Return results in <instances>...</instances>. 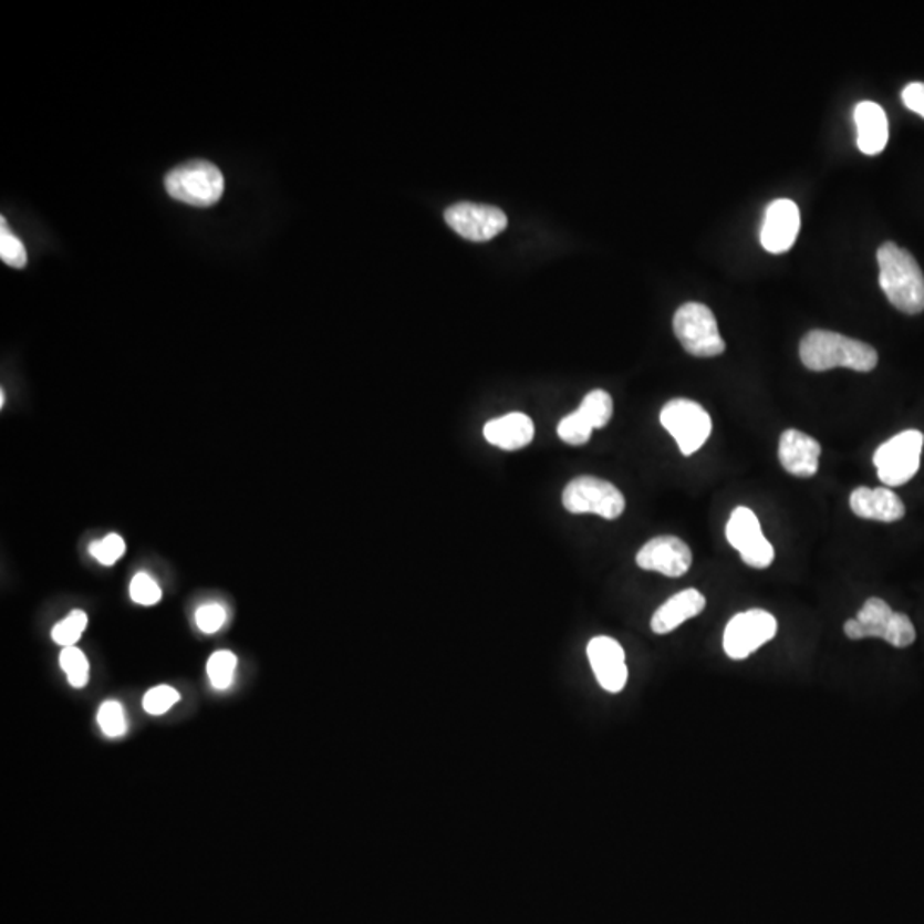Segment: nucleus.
Instances as JSON below:
<instances>
[{
  "label": "nucleus",
  "mask_w": 924,
  "mask_h": 924,
  "mask_svg": "<svg viewBox=\"0 0 924 924\" xmlns=\"http://www.w3.org/2000/svg\"><path fill=\"white\" fill-rule=\"evenodd\" d=\"M86 613L81 612V610H74L68 619L62 620V622L53 626V642L62 645L64 650L65 647H74L76 642L80 641L81 635H83V632L86 631Z\"/></svg>",
  "instance_id": "23"
},
{
  "label": "nucleus",
  "mask_w": 924,
  "mask_h": 924,
  "mask_svg": "<svg viewBox=\"0 0 924 924\" xmlns=\"http://www.w3.org/2000/svg\"><path fill=\"white\" fill-rule=\"evenodd\" d=\"M593 428L606 427L613 416V399L606 391H591L578 409Z\"/></svg>",
  "instance_id": "20"
},
{
  "label": "nucleus",
  "mask_w": 924,
  "mask_h": 924,
  "mask_svg": "<svg viewBox=\"0 0 924 924\" xmlns=\"http://www.w3.org/2000/svg\"><path fill=\"white\" fill-rule=\"evenodd\" d=\"M128 591H131L134 603L144 604V606H153L162 600V588L144 572L133 579Z\"/></svg>",
  "instance_id": "29"
},
{
  "label": "nucleus",
  "mask_w": 924,
  "mask_h": 924,
  "mask_svg": "<svg viewBox=\"0 0 924 924\" xmlns=\"http://www.w3.org/2000/svg\"><path fill=\"white\" fill-rule=\"evenodd\" d=\"M902 102L924 118V83H911L902 91Z\"/></svg>",
  "instance_id": "31"
},
{
  "label": "nucleus",
  "mask_w": 924,
  "mask_h": 924,
  "mask_svg": "<svg viewBox=\"0 0 924 924\" xmlns=\"http://www.w3.org/2000/svg\"><path fill=\"white\" fill-rule=\"evenodd\" d=\"M588 657L598 683L610 694H619L629 679L625 651L615 639L600 635L588 644Z\"/></svg>",
  "instance_id": "13"
},
{
  "label": "nucleus",
  "mask_w": 924,
  "mask_h": 924,
  "mask_svg": "<svg viewBox=\"0 0 924 924\" xmlns=\"http://www.w3.org/2000/svg\"><path fill=\"white\" fill-rule=\"evenodd\" d=\"M0 259L15 269H23L28 261L23 242L9 230L4 218H2V227H0Z\"/></svg>",
  "instance_id": "24"
},
{
  "label": "nucleus",
  "mask_w": 924,
  "mask_h": 924,
  "mask_svg": "<svg viewBox=\"0 0 924 924\" xmlns=\"http://www.w3.org/2000/svg\"><path fill=\"white\" fill-rule=\"evenodd\" d=\"M594 428L585 422L579 412L570 413L560 422L559 437L569 446H584L593 435Z\"/></svg>",
  "instance_id": "25"
},
{
  "label": "nucleus",
  "mask_w": 924,
  "mask_h": 924,
  "mask_svg": "<svg viewBox=\"0 0 924 924\" xmlns=\"http://www.w3.org/2000/svg\"><path fill=\"white\" fill-rule=\"evenodd\" d=\"M100 729L110 738H118L127 731L124 709L117 700H108L102 704L98 710Z\"/></svg>",
  "instance_id": "26"
},
{
  "label": "nucleus",
  "mask_w": 924,
  "mask_h": 924,
  "mask_svg": "<svg viewBox=\"0 0 924 924\" xmlns=\"http://www.w3.org/2000/svg\"><path fill=\"white\" fill-rule=\"evenodd\" d=\"M447 225L469 242H488L502 233L509 224L502 209L476 203H457L446 209Z\"/></svg>",
  "instance_id": "11"
},
{
  "label": "nucleus",
  "mask_w": 924,
  "mask_h": 924,
  "mask_svg": "<svg viewBox=\"0 0 924 924\" xmlns=\"http://www.w3.org/2000/svg\"><path fill=\"white\" fill-rule=\"evenodd\" d=\"M778 634V620L766 610H748L729 620L723 647L731 660H747Z\"/></svg>",
  "instance_id": "9"
},
{
  "label": "nucleus",
  "mask_w": 924,
  "mask_h": 924,
  "mask_svg": "<svg viewBox=\"0 0 924 924\" xmlns=\"http://www.w3.org/2000/svg\"><path fill=\"white\" fill-rule=\"evenodd\" d=\"M563 507L570 513H596L604 519H619L625 510L622 491L606 479L596 476H579L567 485L562 495Z\"/></svg>",
  "instance_id": "7"
},
{
  "label": "nucleus",
  "mask_w": 924,
  "mask_h": 924,
  "mask_svg": "<svg viewBox=\"0 0 924 924\" xmlns=\"http://www.w3.org/2000/svg\"><path fill=\"white\" fill-rule=\"evenodd\" d=\"M706 608V598L697 589H685L682 593L669 598L663 606L657 608L651 629L654 634L664 635L678 629L687 620L700 615Z\"/></svg>",
  "instance_id": "17"
},
{
  "label": "nucleus",
  "mask_w": 924,
  "mask_h": 924,
  "mask_svg": "<svg viewBox=\"0 0 924 924\" xmlns=\"http://www.w3.org/2000/svg\"><path fill=\"white\" fill-rule=\"evenodd\" d=\"M923 446L920 430L901 432L882 444L873 456L880 481L891 488L907 484L920 469Z\"/></svg>",
  "instance_id": "6"
},
{
  "label": "nucleus",
  "mask_w": 924,
  "mask_h": 924,
  "mask_svg": "<svg viewBox=\"0 0 924 924\" xmlns=\"http://www.w3.org/2000/svg\"><path fill=\"white\" fill-rule=\"evenodd\" d=\"M180 700V694L168 685L152 688L143 698V707L152 716H162Z\"/></svg>",
  "instance_id": "27"
},
{
  "label": "nucleus",
  "mask_w": 924,
  "mask_h": 924,
  "mask_svg": "<svg viewBox=\"0 0 924 924\" xmlns=\"http://www.w3.org/2000/svg\"><path fill=\"white\" fill-rule=\"evenodd\" d=\"M237 656L230 651H218L208 661V676L216 691H227L233 682Z\"/></svg>",
  "instance_id": "21"
},
{
  "label": "nucleus",
  "mask_w": 924,
  "mask_h": 924,
  "mask_svg": "<svg viewBox=\"0 0 924 924\" xmlns=\"http://www.w3.org/2000/svg\"><path fill=\"white\" fill-rule=\"evenodd\" d=\"M485 438L503 450H519L529 446L534 438V425L525 413H510L502 418L488 422L484 428Z\"/></svg>",
  "instance_id": "19"
},
{
  "label": "nucleus",
  "mask_w": 924,
  "mask_h": 924,
  "mask_svg": "<svg viewBox=\"0 0 924 924\" xmlns=\"http://www.w3.org/2000/svg\"><path fill=\"white\" fill-rule=\"evenodd\" d=\"M800 209L797 203L789 199H778L770 203L760 230V242L770 253H782L791 249L797 242L800 231Z\"/></svg>",
  "instance_id": "14"
},
{
  "label": "nucleus",
  "mask_w": 924,
  "mask_h": 924,
  "mask_svg": "<svg viewBox=\"0 0 924 924\" xmlns=\"http://www.w3.org/2000/svg\"><path fill=\"white\" fill-rule=\"evenodd\" d=\"M726 538L741 559L754 569H767L774 562V548L762 534L759 519L748 507H736L726 526Z\"/></svg>",
  "instance_id": "10"
},
{
  "label": "nucleus",
  "mask_w": 924,
  "mask_h": 924,
  "mask_svg": "<svg viewBox=\"0 0 924 924\" xmlns=\"http://www.w3.org/2000/svg\"><path fill=\"white\" fill-rule=\"evenodd\" d=\"M637 565L668 578H682L692 565V550L676 536H657L639 550Z\"/></svg>",
  "instance_id": "12"
},
{
  "label": "nucleus",
  "mask_w": 924,
  "mask_h": 924,
  "mask_svg": "<svg viewBox=\"0 0 924 924\" xmlns=\"http://www.w3.org/2000/svg\"><path fill=\"white\" fill-rule=\"evenodd\" d=\"M165 187L172 199L197 208H209L224 196L225 178L218 166L194 159L166 175Z\"/></svg>",
  "instance_id": "4"
},
{
  "label": "nucleus",
  "mask_w": 924,
  "mask_h": 924,
  "mask_svg": "<svg viewBox=\"0 0 924 924\" xmlns=\"http://www.w3.org/2000/svg\"><path fill=\"white\" fill-rule=\"evenodd\" d=\"M820 447L819 440L800 430H786L779 440V460L782 468L792 476L811 478L819 471Z\"/></svg>",
  "instance_id": "15"
},
{
  "label": "nucleus",
  "mask_w": 924,
  "mask_h": 924,
  "mask_svg": "<svg viewBox=\"0 0 924 924\" xmlns=\"http://www.w3.org/2000/svg\"><path fill=\"white\" fill-rule=\"evenodd\" d=\"M227 622V610L221 604H205L196 613V623L200 632L215 634Z\"/></svg>",
  "instance_id": "30"
},
{
  "label": "nucleus",
  "mask_w": 924,
  "mask_h": 924,
  "mask_svg": "<svg viewBox=\"0 0 924 924\" xmlns=\"http://www.w3.org/2000/svg\"><path fill=\"white\" fill-rule=\"evenodd\" d=\"M59 663H61V668L68 675L72 687L83 688L86 685L87 679H90V663H87L83 651L77 650L76 645L65 647L61 657H59Z\"/></svg>",
  "instance_id": "22"
},
{
  "label": "nucleus",
  "mask_w": 924,
  "mask_h": 924,
  "mask_svg": "<svg viewBox=\"0 0 924 924\" xmlns=\"http://www.w3.org/2000/svg\"><path fill=\"white\" fill-rule=\"evenodd\" d=\"M800 356L803 365L813 372H826L838 366L856 372H872L879 363L875 347L823 329L810 331L801 340Z\"/></svg>",
  "instance_id": "1"
},
{
  "label": "nucleus",
  "mask_w": 924,
  "mask_h": 924,
  "mask_svg": "<svg viewBox=\"0 0 924 924\" xmlns=\"http://www.w3.org/2000/svg\"><path fill=\"white\" fill-rule=\"evenodd\" d=\"M673 329L691 355L710 359L725 353L726 343L720 338L716 318L709 307L695 302L679 307L673 319Z\"/></svg>",
  "instance_id": "5"
},
{
  "label": "nucleus",
  "mask_w": 924,
  "mask_h": 924,
  "mask_svg": "<svg viewBox=\"0 0 924 924\" xmlns=\"http://www.w3.org/2000/svg\"><path fill=\"white\" fill-rule=\"evenodd\" d=\"M880 287L901 312L916 315L924 310V274L916 259L895 243H883L876 253Z\"/></svg>",
  "instance_id": "2"
},
{
  "label": "nucleus",
  "mask_w": 924,
  "mask_h": 924,
  "mask_svg": "<svg viewBox=\"0 0 924 924\" xmlns=\"http://www.w3.org/2000/svg\"><path fill=\"white\" fill-rule=\"evenodd\" d=\"M858 128V147L864 155L875 156L885 149L889 141V121L885 110L875 102H861L854 108Z\"/></svg>",
  "instance_id": "18"
},
{
  "label": "nucleus",
  "mask_w": 924,
  "mask_h": 924,
  "mask_svg": "<svg viewBox=\"0 0 924 924\" xmlns=\"http://www.w3.org/2000/svg\"><path fill=\"white\" fill-rule=\"evenodd\" d=\"M844 634L851 641L880 637L899 650L910 647L916 641V631L910 616L892 612V608L880 598H870L858 612L856 619L844 623Z\"/></svg>",
  "instance_id": "3"
},
{
  "label": "nucleus",
  "mask_w": 924,
  "mask_h": 924,
  "mask_svg": "<svg viewBox=\"0 0 924 924\" xmlns=\"http://www.w3.org/2000/svg\"><path fill=\"white\" fill-rule=\"evenodd\" d=\"M849 506L858 517L870 521L895 522L905 516L904 502L891 488L858 487Z\"/></svg>",
  "instance_id": "16"
},
{
  "label": "nucleus",
  "mask_w": 924,
  "mask_h": 924,
  "mask_svg": "<svg viewBox=\"0 0 924 924\" xmlns=\"http://www.w3.org/2000/svg\"><path fill=\"white\" fill-rule=\"evenodd\" d=\"M661 425L675 438L683 456L697 453L713 432L709 413L691 399H673L664 404Z\"/></svg>",
  "instance_id": "8"
},
{
  "label": "nucleus",
  "mask_w": 924,
  "mask_h": 924,
  "mask_svg": "<svg viewBox=\"0 0 924 924\" xmlns=\"http://www.w3.org/2000/svg\"><path fill=\"white\" fill-rule=\"evenodd\" d=\"M90 553L98 560L103 565H114L115 562L124 557L125 541L122 536L108 534L103 540L95 541L91 544Z\"/></svg>",
  "instance_id": "28"
}]
</instances>
